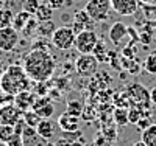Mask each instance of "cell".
Here are the masks:
<instances>
[{
  "instance_id": "6da1fadb",
  "label": "cell",
  "mask_w": 156,
  "mask_h": 146,
  "mask_svg": "<svg viewBox=\"0 0 156 146\" xmlns=\"http://www.w3.org/2000/svg\"><path fill=\"white\" fill-rule=\"evenodd\" d=\"M23 70L28 78L34 83L48 81L56 70V61L50 55V51L31 50L23 59Z\"/></svg>"
},
{
  "instance_id": "7a4b0ae2",
  "label": "cell",
  "mask_w": 156,
  "mask_h": 146,
  "mask_svg": "<svg viewBox=\"0 0 156 146\" xmlns=\"http://www.w3.org/2000/svg\"><path fill=\"white\" fill-rule=\"evenodd\" d=\"M0 87L3 92H8L11 95H17L20 92L31 90V79L28 78L22 65L12 64L8 65L5 73L0 78Z\"/></svg>"
},
{
  "instance_id": "3957f363",
  "label": "cell",
  "mask_w": 156,
  "mask_h": 146,
  "mask_svg": "<svg viewBox=\"0 0 156 146\" xmlns=\"http://www.w3.org/2000/svg\"><path fill=\"white\" fill-rule=\"evenodd\" d=\"M125 93H126L129 103H131L134 107H137L144 112V117H150V106H151L150 90H147L139 83H133L126 87Z\"/></svg>"
},
{
  "instance_id": "277c9868",
  "label": "cell",
  "mask_w": 156,
  "mask_h": 146,
  "mask_svg": "<svg viewBox=\"0 0 156 146\" xmlns=\"http://www.w3.org/2000/svg\"><path fill=\"white\" fill-rule=\"evenodd\" d=\"M75 37L76 33L72 30V26L69 25H61L55 30V33L51 34V44L55 48L67 51L72 47H75Z\"/></svg>"
},
{
  "instance_id": "5b68a950",
  "label": "cell",
  "mask_w": 156,
  "mask_h": 146,
  "mask_svg": "<svg viewBox=\"0 0 156 146\" xmlns=\"http://www.w3.org/2000/svg\"><path fill=\"white\" fill-rule=\"evenodd\" d=\"M98 65L100 62L94 53H86V55H80V58L75 61V70L80 76L87 78L98 72Z\"/></svg>"
},
{
  "instance_id": "8992f818",
  "label": "cell",
  "mask_w": 156,
  "mask_h": 146,
  "mask_svg": "<svg viewBox=\"0 0 156 146\" xmlns=\"http://www.w3.org/2000/svg\"><path fill=\"white\" fill-rule=\"evenodd\" d=\"M98 44V36L94 30H83L76 34L75 37V48L81 53V55H86V53H92L94 48Z\"/></svg>"
},
{
  "instance_id": "52a82bcc",
  "label": "cell",
  "mask_w": 156,
  "mask_h": 146,
  "mask_svg": "<svg viewBox=\"0 0 156 146\" xmlns=\"http://www.w3.org/2000/svg\"><path fill=\"white\" fill-rule=\"evenodd\" d=\"M84 9L95 22H103L109 16L111 0H87Z\"/></svg>"
},
{
  "instance_id": "ba28073f",
  "label": "cell",
  "mask_w": 156,
  "mask_h": 146,
  "mask_svg": "<svg viewBox=\"0 0 156 146\" xmlns=\"http://www.w3.org/2000/svg\"><path fill=\"white\" fill-rule=\"evenodd\" d=\"M19 44V31L14 26L0 28V50L2 51H12Z\"/></svg>"
},
{
  "instance_id": "9c48e42d",
  "label": "cell",
  "mask_w": 156,
  "mask_h": 146,
  "mask_svg": "<svg viewBox=\"0 0 156 146\" xmlns=\"http://www.w3.org/2000/svg\"><path fill=\"white\" fill-rule=\"evenodd\" d=\"M94 25H95V20L87 14L86 9H78L73 17H72V30L78 34L83 30H94Z\"/></svg>"
},
{
  "instance_id": "30bf717a",
  "label": "cell",
  "mask_w": 156,
  "mask_h": 146,
  "mask_svg": "<svg viewBox=\"0 0 156 146\" xmlns=\"http://www.w3.org/2000/svg\"><path fill=\"white\" fill-rule=\"evenodd\" d=\"M111 9L119 16H134L139 9V0H111Z\"/></svg>"
},
{
  "instance_id": "8fae6325",
  "label": "cell",
  "mask_w": 156,
  "mask_h": 146,
  "mask_svg": "<svg viewBox=\"0 0 156 146\" xmlns=\"http://www.w3.org/2000/svg\"><path fill=\"white\" fill-rule=\"evenodd\" d=\"M41 118H51V115L55 114V104L53 100L50 97H37L34 104H33V109Z\"/></svg>"
},
{
  "instance_id": "7c38bea8",
  "label": "cell",
  "mask_w": 156,
  "mask_h": 146,
  "mask_svg": "<svg viewBox=\"0 0 156 146\" xmlns=\"http://www.w3.org/2000/svg\"><path fill=\"white\" fill-rule=\"evenodd\" d=\"M22 117H23V112L20 109H17L14 104L0 106V123H2V124L14 126Z\"/></svg>"
},
{
  "instance_id": "4fadbf2b",
  "label": "cell",
  "mask_w": 156,
  "mask_h": 146,
  "mask_svg": "<svg viewBox=\"0 0 156 146\" xmlns=\"http://www.w3.org/2000/svg\"><path fill=\"white\" fill-rule=\"evenodd\" d=\"M37 95L31 90H25V92H20L14 97V106L17 109H20L22 112H27V110H31L33 109V104L36 101Z\"/></svg>"
},
{
  "instance_id": "5bb4252c",
  "label": "cell",
  "mask_w": 156,
  "mask_h": 146,
  "mask_svg": "<svg viewBox=\"0 0 156 146\" xmlns=\"http://www.w3.org/2000/svg\"><path fill=\"white\" fill-rule=\"evenodd\" d=\"M61 132H78L80 131V117H73L69 112H64L59 115L58 123Z\"/></svg>"
},
{
  "instance_id": "9a60e30c",
  "label": "cell",
  "mask_w": 156,
  "mask_h": 146,
  "mask_svg": "<svg viewBox=\"0 0 156 146\" xmlns=\"http://www.w3.org/2000/svg\"><path fill=\"white\" fill-rule=\"evenodd\" d=\"M34 129L39 134V137L44 138L45 141H50L51 138L56 135V123H53L50 118H42Z\"/></svg>"
},
{
  "instance_id": "2e32d148",
  "label": "cell",
  "mask_w": 156,
  "mask_h": 146,
  "mask_svg": "<svg viewBox=\"0 0 156 146\" xmlns=\"http://www.w3.org/2000/svg\"><path fill=\"white\" fill-rule=\"evenodd\" d=\"M109 41L114 44V45H120L122 41L128 36V26L123 23V22H114L112 26L109 28Z\"/></svg>"
},
{
  "instance_id": "e0dca14e",
  "label": "cell",
  "mask_w": 156,
  "mask_h": 146,
  "mask_svg": "<svg viewBox=\"0 0 156 146\" xmlns=\"http://www.w3.org/2000/svg\"><path fill=\"white\" fill-rule=\"evenodd\" d=\"M22 140H23V144L25 146H39L42 141H45L44 138H41L39 137V134L36 132V129L34 127H30V126H27L25 127V131L22 132Z\"/></svg>"
},
{
  "instance_id": "ac0fdd59",
  "label": "cell",
  "mask_w": 156,
  "mask_h": 146,
  "mask_svg": "<svg viewBox=\"0 0 156 146\" xmlns=\"http://www.w3.org/2000/svg\"><path fill=\"white\" fill-rule=\"evenodd\" d=\"M140 140L147 146H156V123H151L147 129L142 131Z\"/></svg>"
},
{
  "instance_id": "d6986e66",
  "label": "cell",
  "mask_w": 156,
  "mask_h": 146,
  "mask_svg": "<svg viewBox=\"0 0 156 146\" xmlns=\"http://www.w3.org/2000/svg\"><path fill=\"white\" fill-rule=\"evenodd\" d=\"M31 17H33V14H30V12L23 11V9H20V11H17L16 14H14L12 26H14V28H16L17 31H20V30H23V26L27 25V22H28Z\"/></svg>"
},
{
  "instance_id": "ffe728a7",
  "label": "cell",
  "mask_w": 156,
  "mask_h": 146,
  "mask_svg": "<svg viewBox=\"0 0 156 146\" xmlns=\"http://www.w3.org/2000/svg\"><path fill=\"white\" fill-rule=\"evenodd\" d=\"M55 30H56V25L51 22V20H45V22H39L37 23L36 33L41 36V37H47V36L51 37V34L55 33Z\"/></svg>"
},
{
  "instance_id": "44dd1931",
  "label": "cell",
  "mask_w": 156,
  "mask_h": 146,
  "mask_svg": "<svg viewBox=\"0 0 156 146\" xmlns=\"http://www.w3.org/2000/svg\"><path fill=\"white\" fill-rule=\"evenodd\" d=\"M34 17L37 22H45V20H51L53 17V9L50 6H47L45 3H41L37 8V11L34 12Z\"/></svg>"
},
{
  "instance_id": "7402d4cb",
  "label": "cell",
  "mask_w": 156,
  "mask_h": 146,
  "mask_svg": "<svg viewBox=\"0 0 156 146\" xmlns=\"http://www.w3.org/2000/svg\"><path fill=\"white\" fill-rule=\"evenodd\" d=\"M112 118H114V123H115L117 126L125 127V126L129 123V120H128V109H125V107H117V109L114 110Z\"/></svg>"
},
{
  "instance_id": "603a6c76",
  "label": "cell",
  "mask_w": 156,
  "mask_h": 146,
  "mask_svg": "<svg viewBox=\"0 0 156 146\" xmlns=\"http://www.w3.org/2000/svg\"><path fill=\"white\" fill-rule=\"evenodd\" d=\"M12 20H14V12L9 8H0V28L11 26Z\"/></svg>"
},
{
  "instance_id": "cb8c5ba5",
  "label": "cell",
  "mask_w": 156,
  "mask_h": 146,
  "mask_svg": "<svg viewBox=\"0 0 156 146\" xmlns=\"http://www.w3.org/2000/svg\"><path fill=\"white\" fill-rule=\"evenodd\" d=\"M83 110H84L83 104L80 101H76V100H70L66 104V112H69L73 117H81L83 115Z\"/></svg>"
},
{
  "instance_id": "d4e9b609",
  "label": "cell",
  "mask_w": 156,
  "mask_h": 146,
  "mask_svg": "<svg viewBox=\"0 0 156 146\" xmlns=\"http://www.w3.org/2000/svg\"><path fill=\"white\" fill-rule=\"evenodd\" d=\"M41 120H42V118L39 117L34 110H27V112H23V121L27 123V126H30V127H36Z\"/></svg>"
},
{
  "instance_id": "484cf974",
  "label": "cell",
  "mask_w": 156,
  "mask_h": 146,
  "mask_svg": "<svg viewBox=\"0 0 156 146\" xmlns=\"http://www.w3.org/2000/svg\"><path fill=\"white\" fill-rule=\"evenodd\" d=\"M142 67H144L145 72H148L151 75H156V51L150 53V55L145 58L144 65H142Z\"/></svg>"
},
{
  "instance_id": "4316f807",
  "label": "cell",
  "mask_w": 156,
  "mask_h": 146,
  "mask_svg": "<svg viewBox=\"0 0 156 146\" xmlns=\"http://www.w3.org/2000/svg\"><path fill=\"white\" fill-rule=\"evenodd\" d=\"M12 135H14V126L11 124H2L0 123V141H8Z\"/></svg>"
},
{
  "instance_id": "83f0119b",
  "label": "cell",
  "mask_w": 156,
  "mask_h": 146,
  "mask_svg": "<svg viewBox=\"0 0 156 146\" xmlns=\"http://www.w3.org/2000/svg\"><path fill=\"white\" fill-rule=\"evenodd\" d=\"M94 55H95V58L98 59V62H105V61H108L109 58L106 56V47H105V44H103V42H100L98 41V44H97V47L94 48Z\"/></svg>"
},
{
  "instance_id": "f1b7e54d",
  "label": "cell",
  "mask_w": 156,
  "mask_h": 146,
  "mask_svg": "<svg viewBox=\"0 0 156 146\" xmlns=\"http://www.w3.org/2000/svg\"><path fill=\"white\" fill-rule=\"evenodd\" d=\"M142 117H144V112H142L140 109H137V107H134V106L128 109V120H129L131 124H137V121Z\"/></svg>"
},
{
  "instance_id": "f546056e",
  "label": "cell",
  "mask_w": 156,
  "mask_h": 146,
  "mask_svg": "<svg viewBox=\"0 0 156 146\" xmlns=\"http://www.w3.org/2000/svg\"><path fill=\"white\" fill-rule=\"evenodd\" d=\"M39 5H41V2H39V0H25V3H23L22 9H23V11H27V12H30V14H33V16H34V12L37 11Z\"/></svg>"
},
{
  "instance_id": "4dcf8cb0",
  "label": "cell",
  "mask_w": 156,
  "mask_h": 146,
  "mask_svg": "<svg viewBox=\"0 0 156 146\" xmlns=\"http://www.w3.org/2000/svg\"><path fill=\"white\" fill-rule=\"evenodd\" d=\"M23 3H25V0H5V2H3L5 8H9L12 12L20 11L22 6H23Z\"/></svg>"
},
{
  "instance_id": "1f68e13d",
  "label": "cell",
  "mask_w": 156,
  "mask_h": 146,
  "mask_svg": "<svg viewBox=\"0 0 156 146\" xmlns=\"http://www.w3.org/2000/svg\"><path fill=\"white\" fill-rule=\"evenodd\" d=\"M31 92H34V93L37 95V97H45L47 93H48V90H47V81H42V83H34V86H33V90Z\"/></svg>"
},
{
  "instance_id": "d6a6232c",
  "label": "cell",
  "mask_w": 156,
  "mask_h": 146,
  "mask_svg": "<svg viewBox=\"0 0 156 146\" xmlns=\"http://www.w3.org/2000/svg\"><path fill=\"white\" fill-rule=\"evenodd\" d=\"M37 23H39V22H37V20H36V17L33 16V17L27 22V25L23 26V30H22V31H23V34H25V36H31V33H33V31H36V28H37Z\"/></svg>"
},
{
  "instance_id": "836d02e7",
  "label": "cell",
  "mask_w": 156,
  "mask_h": 146,
  "mask_svg": "<svg viewBox=\"0 0 156 146\" xmlns=\"http://www.w3.org/2000/svg\"><path fill=\"white\" fill-rule=\"evenodd\" d=\"M14 97L16 95H11L8 92H0V106H8V104H14Z\"/></svg>"
},
{
  "instance_id": "e575fe53",
  "label": "cell",
  "mask_w": 156,
  "mask_h": 146,
  "mask_svg": "<svg viewBox=\"0 0 156 146\" xmlns=\"http://www.w3.org/2000/svg\"><path fill=\"white\" fill-rule=\"evenodd\" d=\"M6 144L8 146H25L23 144V140H22V135H19V134H14L8 141H6Z\"/></svg>"
},
{
  "instance_id": "d590c367",
  "label": "cell",
  "mask_w": 156,
  "mask_h": 146,
  "mask_svg": "<svg viewBox=\"0 0 156 146\" xmlns=\"http://www.w3.org/2000/svg\"><path fill=\"white\" fill-rule=\"evenodd\" d=\"M64 2H66V0H44L42 3H45L47 6H50L51 9H59L62 5H64Z\"/></svg>"
},
{
  "instance_id": "8d00e7d4",
  "label": "cell",
  "mask_w": 156,
  "mask_h": 146,
  "mask_svg": "<svg viewBox=\"0 0 156 146\" xmlns=\"http://www.w3.org/2000/svg\"><path fill=\"white\" fill-rule=\"evenodd\" d=\"M150 124H151V120H150V117H142L140 120L137 121V124H136V126H137V127H139L140 131H144V129H147V127H148Z\"/></svg>"
},
{
  "instance_id": "74e56055",
  "label": "cell",
  "mask_w": 156,
  "mask_h": 146,
  "mask_svg": "<svg viewBox=\"0 0 156 146\" xmlns=\"http://www.w3.org/2000/svg\"><path fill=\"white\" fill-rule=\"evenodd\" d=\"M134 53H136V48L133 50L131 45H129V47H125L122 50V56L123 58H128V59H134Z\"/></svg>"
},
{
  "instance_id": "f35d334b",
  "label": "cell",
  "mask_w": 156,
  "mask_h": 146,
  "mask_svg": "<svg viewBox=\"0 0 156 146\" xmlns=\"http://www.w3.org/2000/svg\"><path fill=\"white\" fill-rule=\"evenodd\" d=\"M139 39H140V42L145 44V45H148V44L151 42V36H150V34H144V33H142V34L139 36Z\"/></svg>"
},
{
  "instance_id": "ab89813d",
  "label": "cell",
  "mask_w": 156,
  "mask_h": 146,
  "mask_svg": "<svg viewBox=\"0 0 156 146\" xmlns=\"http://www.w3.org/2000/svg\"><path fill=\"white\" fill-rule=\"evenodd\" d=\"M150 100H151V104H156V86L150 90Z\"/></svg>"
},
{
  "instance_id": "60d3db41",
  "label": "cell",
  "mask_w": 156,
  "mask_h": 146,
  "mask_svg": "<svg viewBox=\"0 0 156 146\" xmlns=\"http://www.w3.org/2000/svg\"><path fill=\"white\" fill-rule=\"evenodd\" d=\"M5 70H6V67H5V64L0 61V78H2V75L5 73Z\"/></svg>"
},
{
  "instance_id": "b9f144b4",
  "label": "cell",
  "mask_w": 156,
  "mask_h": 146,
  "mask_svg": "<svg viewBox=\"0 0 156 146\" xmlns=\"http://www.w3.org/2000/svg\"><path fill=\"white\" fill-rule=\"evenodd\" d=\"M133 146H147V144H145L144 141H142V140H139V141H136V143H134Z\"/></svg>"
},
{
  "instance_id": "7bdbcfd3",
  "label": "cell",
  "mask_w": 156,
  "mask_h": 146,
  "mask_svg": "<svg viewBox=\"0 0 156 146\" xmlns=\"http://www.w3.org/2000/svg\"><path fill=\"white\" fill-rule=\"evenodd\" d=\"M139 2H142V3H150L151 0H139Z\"/></svg>"
},
{
  "instance_id": "ee69618b",
  "label": "cell",
  "mask_w": 156,
  "mask_h": 146,
  "mask_svg": "<svg viewBox=\"0 0 156 146\" xmlns=\"http://www.w3.org/2000/svg\"><path fill=\"white\" fill-rule=\"evenodd\" d=\"M0 146H8V144H6L5 141H0Z\"/></svg>"
},
{
  "instance_id": "f6af8a7d",
  "label": "cell",
  "mask_w": 156,
  "mask_h": 146,
  "mask_svg": "<svg viewBox=\"0 0 156 146\" xmlns=\"http://www.w3.org/2000/svg\"><path fill=\"white\" fill-rule=\"evenodd\" d=\"M0 92H2V87H0Z\"/></svg>"
}]
</instances>
